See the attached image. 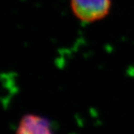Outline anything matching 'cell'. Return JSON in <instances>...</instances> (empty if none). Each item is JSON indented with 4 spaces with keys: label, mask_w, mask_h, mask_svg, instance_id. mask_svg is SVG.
I'll list each match as a JSON object with an SVG mask.
<instances>
[{
    "label": "cell",
    "mask_w": 134,
    "mask_h": 134,
    "mask_svg": "<svg viewBox=\"0 0 134 134\" xmlns=\"http://www.w3.org/2000/svg\"><path fill=\"white\" fill-rule=\"evenodd\" d=\"M111 6V0H70L74 15L84 23H93L106 17Z\"/></svg>",
    "instance_id": "obj_1"
},
{
    "label": "cell",
    "mask_w": 134,
    "mask_h": 134,
    "mask_svg": "<svg viewBox=\"0 0 134 134\" xmlns=\"http://www.w3.org/2000/svg\"><path fill=\"white\" fill-rule=\"evenodd\" d=\"M15 134H53L49 120L36 114H26L22 116Z\"/></svg>",
    "instance_id": "obj_2"
}]
</instances>
